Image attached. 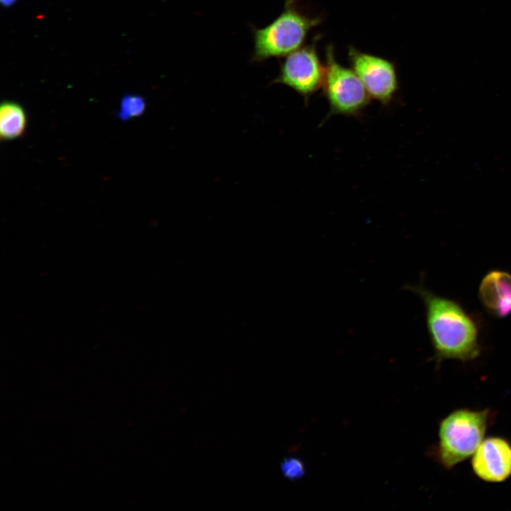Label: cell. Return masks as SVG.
<instances>
[{
    "instance_id": "cell-1",
    "label": "cell",
    "mask_w": 511,
    "mask_h": 511,
    "mask_svg": "<svg viewBox=\"0 0 511 511\" xmlns=\"http://www.w3.org/2000/svg\"><path fill=\"white\" fill-rule=\"evenodd\" d=\"M405 289L415 293L424 303L427 327L438 363L446 359L470 361L480 355L478 326L458 302L437 295L422 282L407 285Z\"/></svg>"
},
{
    "instance_id": "cell-2",
    "label": "cell",
    "mask_w": 511,
    "mask_h": 511,
    "mask_svg": "<svg viewBox=\"0 0 511 511\" xmlns=\"http://www.w3.org/2000/svg\"><path fill=\"white\" fill-rule=\"evenodd\" d=\"M322 19L302 11L297 0H285L282 13L263 28H252V62L285 57L301 48L309 31Z\"/></svg>"
},
{
    "instance_id": "cell-3",
    "label": "cell",
    "mask_w": 511,
    "mask_h": 511,
    "mask_svg": "<svg viewBox=\"0 0 511 511\" xmlns=\"http://www.w3.org/2000/svg\"><path fill=\"white\" fill-rule=\"evenodd\" d=\"M489 410H455L439 423V441L432 454L451 469L475 453L488 428Z\"/></svg>"
},
{
    "instance_id": "cell-4",
    "label": "cell",
    "mask_w": 511,
    "mask_h": 511,
    "mask_svg": "<svg viewBox=\"0 0 511 511\" xmlns=\"http://www.w3.org/2000/svg\"><path fill=\"white\" fill-rule=\"evenodd\" d=\"M325 71L322 87L329 105L328 116H356L368 104L370 97L353 71L341 65L331 45L326 50Z\"/></svg>"
},
{
    "instance_id": "cell-5",
    "label": "cell",
    "mask_w": 511,
    "mask_h": 511,
    "mask_svg": "<svg viewBox=\"0 0 511 511\" xmlns=\"http://www.w3.org/2000/svg\"><path fill=\"white\" fill-rule=\"evenodd\" d=\"M325 66L318 55L316 44L302 45L280 61L277 77L270 84L286 85L304 98L306 103L322 86Z\"/></svg>"
},
{
    "instance_id": "cell-6",
    "label": "cell",
    "mask_w": 511,
    "mask_h": 511,
    "mask_svg": "<svg viewBox=\"0 0 511 511\" xmlns=\"http://www.w3.org/2000/svg\"><path fill=\"white\" fill-rule=\"evenodd\" d=\"M351 68L363 83L370 98L383 105L393 99L399 87L395 64L388 59L362 52L352 46L348 48Z\"/></svg>"
},
{
    "instance_id": "cell-7",
    "label": "cell",
    "mask_w": 511,
    "mask_h": 511,
    "mask_svg": "<svg viewBox=\"0 0 511 511\" xmlns=\"http://www.w3.org/2000/svg\"><path fill=\"white\" fill-rule=\"evenodd\" d=\"M471 463L473 473L482 480L504 482L511 476V444L501 436L484 438Z\"/></svg>"
},
{
    "instance_id": "cell-8",
    "label": "cell",
    "mask_w": 511,
    "mask_h": 511,
    "mask_svg": "<svg viewBox=\"0 0 511 511\" xmlns=\"http://www.w3.org/2000/svg\"><path fill=\"white\" fill-rule=\"evenodd\" d=\"M478 297L493 316L505 318L511 314V274L501 270L488 272L480 283Z\"/></svg>"
},
{
    "instance_id": "cell-9",
    "label": "cell",
    "mask_w": 511,
    "mask_h": 511,
    "mask_svg": "<svg viewBox=\"0 0 511 511\" xmlns=\"http://www.w3.org/2000/svg\"><path fill=\"white\" fill-rule=\"evenodd\" d=\"M27 126L24 109L17 102L4 101L0 107V137L11 141L22 136Z\"/></svg>"
},
{
    "instance_id": "cell-10",
    "label": "cell",
    "mask_w": 511,
    "mask_h": 511,
    "mask_svg": "<svg viewBox=\"0 0 511 511\" xmlns=\"http://www.w3.org/2000/svg\"><path fill=\"white\" fill-rule=\"evenodd\" d=\"M146 109L145 99L138 94H126L123 97L117 112L118 118L123 121L142 116Z\"/></svg>"
},
{
    "instance_id": "cell-11",
    "label": "cell",
    "mask_w": 511,
    "mask_h": 511,
    "mask_svg": "<svg viewBox=\"0 0 511 511\" xmlns=\"http://www.w3.org/2000/svg\"><path fill=\"white\" fill-rule=\"evenodd\" d=\"M280 471L283 476L290 480L300 479L305 475L304 463L297 457L285 458L280 463Z\"/></svg>"
},
{
    "instance_id": "cell-12",
    "label": "cell",
    "mask_w": 511,
    "mask_h": 511,
    "mask_svg": "<svg viewBox=\"0 0 511 511\" xmlns=\"http://www.w3.org/2000/svg\"><path fill=\"white\" fill-rule=\"evenodd\" d=\"M0 1L2 6L5 7H9L13 5L16 1V0H0Z\"/></svg>"
}]
</instances>
